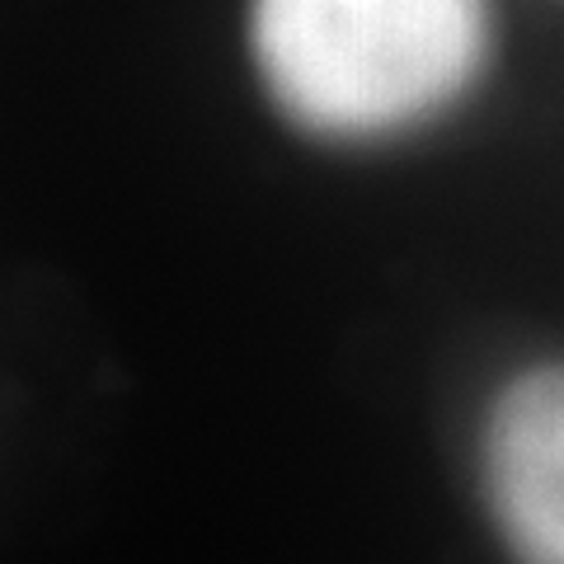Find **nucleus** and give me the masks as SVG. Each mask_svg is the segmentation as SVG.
Instances as JSON below:
<instances>
[{
	"mask_svg": "<svg viewBox=\"0 0 564 564\" xmlns=\"http://www.w3.org/2000/svg\"><path fill=\"white\" fill-rule=\"evenodd\" d=\"M250 47L278 113L321 141L443 118L485 66V0H254Z\"/></svg>",
	"mask_w": 564,
	"mask_h": 564,
	"instance_id": "nucleus-1",
	"label": "nucleus"
},
{
	"mask_svg": "<svg viewBox=\"0 0 564 564\" xmlns=\"http://www.w3.org/2000/svg\"><path fill=\"white\" fill-rule=\"evenodd\" d=\"M480 494L508 560L564 564V362H536L494 391Z\"/></svg>",
	"mask_w": 564,
	"mask_h": 564,
	"instance_id": "nucleus-2",
	"label": "nucleus"
}]
</instances>
